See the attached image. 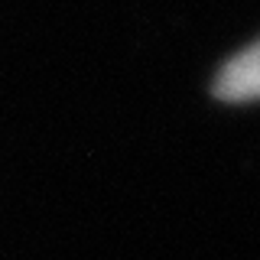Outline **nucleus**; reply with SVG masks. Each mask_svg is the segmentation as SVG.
Listing matches in <instances>:
<instances>
[{
    "label": "nucleus",
    "instance_id": "1",
    "mask_svg": "<svg viewBox=\"0 0 260 260\" xmlns=\"http://www.w3.org/2000/svg\"><path fill=\"white\" fill-rule=\"evenodd\" d=\"M215 94L221 101H250V98H260V43L247 46L241 55H234L218 72Z\"/></svg>",
    "mask_w": 260,
    "mask_h": 260
}]
</instances>
